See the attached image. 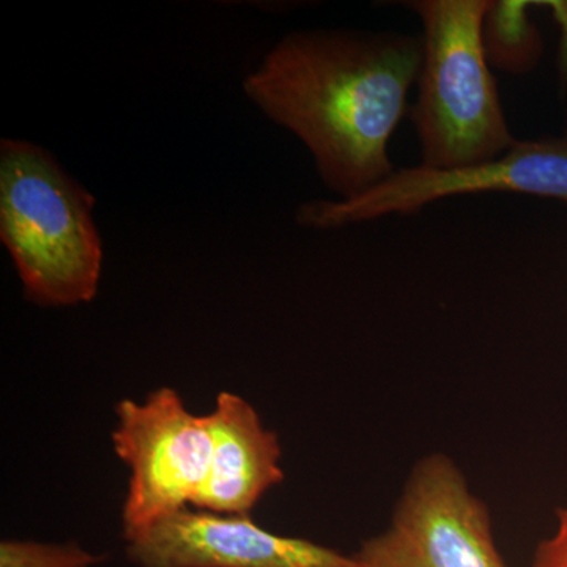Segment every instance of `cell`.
<instances>
[{"label": "cell", "instance_id": "7", "mask_svg": "<svg viewBox=\"0 0 567 567\" xmlns=\"http://www.w3.org/2000/svg\"><path fill=\"white\" fill-rule=\"evenodd\" d=\"M126 543L137 567H361L353 555L275 535L249 516L188 507Z\"/></svg>", "mask_w": 567, "mask_h": 567}, {"label": "cell", "instance_id": "2", "mask_svg": "<svg viewBox=\"0 0 567 567\" xmlns=\"http://www.w3.org/2000/svg\"><path fill=\"white\" fill-rule=\"evenodd\" d=\"M423 62L410 121L421 166L454 171L487 162L518 140L511 132L481 28L488 0H413Z\"/></svg>", "mask_w": 567, "mask_h": 567}, {"label": "cell", "instance_id": "1", "mask_svg": "<svg viewBox=\"0 0 567 567\" xmlns=\"http://www.w3.org/2000/svg\"><path fill=\"white\" fill-rule=\"evenodd\" d=\"M421 62V33L293 32L248 74L245 92L303 142L338 200H350L394 173L390 142Z\"/></svg>", "mask_w": 567, "mask_h": 567}, {"label": "cell", "instance_id": "6", "mask_svg": "<svg viewBox=\"0 0 567 567\" xmlns=\"http://www.w3.org/2000/svg\"><path fill=\"white\" fill-rule=\"evenodd\" d=\"M115 453L128 465L122 511L125 540L155 522L194 505L212 462L205 416H196L173 388L153 391L144 404L123 399L115 406Z\"/></svg>", "mask_w": 567, "mask_h": 567}, {"label": "cell", "instance_id": "5", "mask_svg": "<svg viewBox=\"0 0 567 567\" xmlns=\"http://www.w3.org/2000/svg\"><path fill=\"white\" fill-rule=\"evenodd\" d=\"M484 193L524 194L567 204V133L517 141L502 155L462 169L402 167L354 199L301 205L297 221L312 229H336L413 215L450 197Z\"/></svg>", "mask_w": 567, "mask_h": 567}, {"label": "cell", "instance_id": "8", "mask_svg": "<svg viewBox=\"0 0 567 567\" xmlns=\"http://www.w3.org/2000/svg\"><path fill=\"white\" fill-rule=\"evenodd\" d=\"M205 423L212 436L210 470L193 506L249 516L265 492L282 483L278 435L264 427L249 402L226 391Z\"/></svg>", "mask_w": 567, "mask_h": 567}, {"label": "cell", "instance_id": "3", "mask_svg": "<svg viewBox=\"0 0 567 567\" xmlns=\"http://www.w3.org/2000/svg\"><path fill=\"white\" fill-rule=\"evenodd\" d=\"M95 199L39 145L0 144V238L40 306L87 303L99 292L102 238Z\"/></svg>", "mask_w": 567, "mask_h": 567}, {"label": "cell", "instance_id": "12", "mask_svg": "<svg viewBox=\"0 0 567 567\" xmlns=\"http://www.w3.org/2000/svg\"><path fill=\"white\" fill-rule=\"evenodd\" d=\"M540 6L550 10L559 28L558 81L561 91L565 92L567 91V0H547V2H540Z\"/></svg>", "mask_w": 567, "mask_h": 567}, {"label": "cell", "instance_id": "10", "mask_svg": "<svg viewBox=\"0 0 567 567\" xmlns=\"http://www.w3.org/2000/svg\"><path fill=\"white\" fill-rule=\"evenodd\" d=\"M103 561L78 546L6 539L0 543V567H95Z\"/></svg>", "mask_w": 567, "mask_h": 567}, {"label": "cell", "instance_id": "4", "mask_svg": "<svg viewBox=\"0 0 567 567\" xmlns=\"http://www.w3.org/2000/svg\"><path fill=\"white\" fill-rule=\"evenodd\" d=\"M353 558L361 567H506L491 511L443 453L413 465L390 527Z\"/></svg>", "mask_w": 567, "mask_h": 567}, {"label": "cell", "instance_id": "9", "mask_svg": "<svg viewBox=\"0 0 567 567\" xmlns=\"http://www.w3.org/2000/svg\"><path fill=\"white\" fill-rule=\"evenodd\" d=\"M533 7L527 0H488L481 39L492 70L522 76L543 59V35L529 17Z\"/></svg>", "mask_w": 567, "mask_h": 567}, {"label": "cell", "instance_id": "11", "mask_svg": "<svg viewBox=\"0 0 567 567\" xmlns=\"http://www.w3.org/2000/svg\"><path fill=\"white\" fill-rule=\"evenodd\" d=\"M533 567H567V505L557 511V527L540 540Z\"/></svg>", "mask_w": 567, "mask_h": 567}]
</instances>
